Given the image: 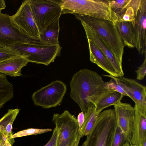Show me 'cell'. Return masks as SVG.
Wrapping results in <instances>:
<instances>
[{"instance_id": "836d02e7", "label": "cell", "mask_w": 146, "mask_h": 146, "mask_svg": "<svg viewBox=\"0 0 146 146\" xmlns=\"http://www.w3.org/2000/svg\"><path fill=\"white\" fill-rule=\"evenodd\" d=\"M6 5L5 1L3 0H0V12L5 8Z\"/></svg>"}, {"instance_id": "d6986e66", "label": "cell", "mask_w": 146, "mask_h": 146, "mask_svg": "<svg viewBox=\"0 0 146 146\" xmlns=\"http://www.w3.org/2000/svg\"><path fill=\"white\" fill-rule=\"evenodd\" d=\"M115 25L125 46L131 48H135L134 36L132 23L117 21Z\"/></svg>"}, {"instance_id": "4316f807", "label": "cell", "mask_w": 146, "mask_h": 146, "mask_svg": "<svg viewBox=\"0 0 146 146\" xmlns=\"http://www.w3.org/2000/svg\"><path fill=\"white\" fill-rule=\"evenodd\" d=\"M103 76L111 78L109 81L106 82L105 86L107 89L119 92L124 96H128L127 94L118 83L115 77L110 75H104Z\"/></svg>"}, {"instance_id": "d6a6232c", "label": "cell", "mask_w": 146, "mask_h": 146, "mask_svg": "<svg viewBox=\"0 0 146 146\" xmlns=\"http://www.w3.org/2000/svg\"><path fill=\"white\" fill-rule=\"evenodd\" d=\"M1 140L3 146H12L6 137L3 135L1 134Z\"/></svg>"}, {"instance_id": "9c48e42d", "label": "cell", "mask_w": 146, "mask_h": 146, "mask_svg": "<svg viewBox=\"0 0 146 146\" xmlns=\"http://www.w3.org/2000/svg\"><path fill=\"white\" fill-rule=\"evenodd\" d=\"M10 18L13 25L23 33L40 39V33L32 13L30 0L23 1L16 13L10 16Z\"/></svg>"}, {"instance_id": "7c38bea8", "label": "cell", "mask_w": 146, "mask_h": 146, "mask_svg": "<svg viewBox=\"0 0 146 146\" xmlns=\"http://www.w3.org/2000/svg\"><path fill=\"white\" fill-rule=\"evenodd\" d=\"M113 106L117 125L131 144L135 115L134 108L129 104L121 101Z\"/></svg>"}, {"instance_id": "83f0119b", "label": "cell", "mask_w": 146, "mask_h": 146, "mask_svg": "<svg viewBox=\"0 0 146 146\" xmlns=\"http://www.w3.org/2000/svg\"><path fill=\"white\" fill-rule=\"evenodd\" d=\"M127 141L124 133L117 125L111 146H123Z\"/></svg>"}, {"instance_id": "5bb4252c", "label": "cell", "mask_w": 146, "mask_h": 146, "mask_svg": "<svg viewBox=\"0 0 146 146\" xmlns=\"http://www.w3.org/2000/svg\"><path fill=\"white\" fill-rule=\"evenodd\" d=\"M85 30L86 37L92 41L102 51L112 64L119 76L123 77L124 73L122 64L115 58L102 39L95 32L84 23L81 22Z\"/></svg>"}, {"instance_id": "e575fe53", "label": "cell", "mask_w": 146, "mask_h": 146, "mask_svg": "<svg viewBox=\"0 0 146 146\" xmlns=\"http://www.w3.org/2000/svg\"><path fill=\"white\" fill-rule=\"evenodd\" d=\"M123 146H131V145L128 141H127Z\"/></svg>"}, {"instance_id": "44dd1931", "label": "cell", "mask_w": 146, "mask_h": 146, "mask_svg": "<svg viewBox=\"0 0 146 146\" xmlns=\"http://www.w3.org/2000/svg\"><path fill=\"white\" fill-rule=\"evenodd\" d=\"M14 88L7 80L6 76L0 73V109L13 98Z\"/></svg>"}, {"instance_id": "3957f363", "label": "cell", "mask_w": 146, "mask_h": 146, "mask_svg": "<svg viewBox=\"0 0 146 146\" xmlns=\"http://www.w3.org/2000/svg\"><path fill=\"white\" fill-rule=\"evenodd\" d=\"M62 14H72L88 16L109 20L115 23L118 20L117 15L111 9L108 0H60Z\"/></svg>"}, {"instance_id": "8fae6325", "label": "cell", "mask_w": 146, "mask_h": 146, "mask_svg": "<svg viewBox=\"0 0 146 146\" xmlns=\"http://www.w3.org/2000/svg\"><path fill=\"white\" fill-rule=\"evenodd\" d=\"M115 78L128 97L146 115V87L133 79L123 76Z\"/></svg>"}, {"instance_id": "d590c367", "label": "cell", "mask_w": 146, "mask_h": 146, "mask_svg": "<svg viewBox=\"0 0 146 146\" xmlns=\"http://www.w3.org/2000/svg\"><path fill=\"white\" fill-rule=\"evenodd\" d=\"M0 146H3V145L1 140H0Z\"/></svg>"}, {"instance_id": "603a6c76", "label": "cell", "mask_w": 146, "mask_h": 146, "mask_svg": "<svg viewBox=\"0 0 146 146\" xmlns=\"http://www.w3.org/2000/svg\"><path fill=\"white\" fill-rule=\"evenodd\" d=\"M124 96L116 91L110 93L102 98L95 106L96 113L99 114L105 108L114 105L121 101Z\"/></svg>"}, {"instance_id": "277c9868", "label": "cell", "mask_w": 146, "mask_h": 146, "mask_svg": "<svg viewBox=\"0 0 146 146\" xmlns=\"http://www.w3.org/2000/svg\"><path fill=\"white\" fill-rule=\"evenodd\" d=\"M18 52L29 62L48 66L53 62L60 54L62 48L34 39L29 42L15 45L9 47Z\"/></svg>"}, {"instance_id": "ba28073f", "label": "cell", "mask_w": 146, "mask_h": 146, "mask_svg": "<svg viewBox=\"0 0 146 146\" xmlns=\"http://www.w3.org/2000/svg\"><path fill=\"white\" fill-rule=\"evenodd\" d=\"M66 90L65 84L56 80L35 92L32 98L36 106L46 109L56 107L61 102Z\"/></svg>"}, {"instance_id": "f546056e", "label": "cell", "mask_w": 146, "mask_h": 146, "mask_svg": "<svg viewBox=\"0 0 146 146\" xmlns=\"http://www.w3.org/2000/svg\"><path fill=\"white\" fill-rule=\"evenodd\" d=\"M145 58L142 64L138 67L135 71L137 74V78L138 80L143 79L146 74V54H144Z\"/></svg>"}, {"instance_id": "f1b7e54d", "label": "cell", "mask_w": 146, "mask_h": 146, "mask_svg": "<svg viewBox=\"0 0 146 146\" xmlns=\"http://www.w3.org/2000/svg\"><path fill=\"white\" fill-rule=\"evenodd\" d=\"M22 56L17 52L7 47H0V62L4 60Z\"/></svg>"}, {"instance_id": "8992f818", "label": "cell", "mask_w": 146, "mask_h": 146, "mask_svg": "<svg viewBox=\"0 0 146 146\" xmlns=\"http://www.w3.org/2000/svg\"><path fill=\"white\" fill-rule=\"evenodd\" d=\"M52 121L58 134V146H78L81 138L77 119L68 110L61 114L55 113Z\"/></svg>"}, {"instance_id": "8d00e7d4", "label": "cell", "mask_w": 146, "mask_h": 146, "mask_svg": "<svg viewBox=\"0 0 146 146\" xmlns=\"http://www.w3.org/2000/svg\"><path fill=\"white\" fill-rule=\"evenodd\" d=\"M1 134L0 133V140L1 139Z\"/></svg>"}, {"instance_id": "6da1fadb", "label": "cell", "mask_w": 146, "mask_h": 146, "mask_svg": "<svg viewBox=\"0 0 146 146\" xmlns=\"http://www.w3.org/2000/svg\"><path fill=\"white\" fill-rule=\"evenodd\" d=\"M106 82L96 72L87 69L80 70L73 75L70 82V96L84 113L114 91L106 88Z\"/></svg>"}, {"instance_id": "52a82bcc", "label": "cell", "mask_w": 146, "mask_h": 146, "mask_svg": "<svg viewBox=\"0 0 146 146\" xmlns=\"http://www.w3.org/2000/svg\"><path fill=\"white\" fill-rule=\"evenodd\" d=\"M30 5L40 34L62 15L60 0H30Z\"/></svg>"}, {"instance_id": "e0dca14e", "label": "cell", "mask_w": 146, "mask_h": 146, "mask_svg": "<svg viewBox=\"0 0 146 146\" xmlns=\"http://www.w3.org/2000/svg\"><path fill=\"white\" fill-rule=\"evenodd\" d=\"M29 62L22 56L4 60L0 62V73L12 77L21 76L22 68Z\"/></svg>"}, {"instance_id": "4dcf8cb0", "label": "cell", "mask_w": 146, "mask_h": 146, "mask_svg": "<svg viewBox=\"0 0 146 146\" xmlns=\"http://www.w3.org/2000/svg\"><path fill=\"white\" fill-rule=\"evenodd\" d=\"M59 137L57 131L55 128L52 136L48 143L44 146H58Z\"/></svg>"}, {"instance_id": "ffe728a7", "label": "cell", "mask_w": 146, "mask_h": 146, "mask_svg": "<svg viewBox=\"0 0 146 146\" xmlns=\"http://www.w3.org/2000/svg\"><path fill=\"white\" fill-rule=\"evenodd\" d=\"M60 30L59 19L49 25L45 31L40 34V39L50 44L59 45L58 41Z\"/></svg>"}, {"instance_id": "484cf974", "label": "cell", "mask_w": 146, "mask_h": 146, "mask_svg": "<svg viewBox=\"0 0 146 146\" xmlns=\"http://www.w3.org/2000/svg\"><path fill=\"white\" fill-rule=\"evenodd\" d=\"M52 131L50 128L38 129L30 128L22 130L13 134L11 137V139L27 136L36 135L42 134Z\"/></svg>"}, {"instance_id": "30bf717a", "label": "cell", "mask_w": 146, "mask_h": 146, "mask_svg": "<svg viewBox=\"0 0 146 146\" xmlns=\"http://www.w3.org/2000/svg\"><path fill=\"white\" fill-rule=\"evenodd\" d=\"M35 38L21 31L12 24L10 16L0 12V47L9 48L27 43Z\"/></svg>"}, {"instance_id": "4fadbf2b", "label": "cell", "mask_w": 146, "mask_h": 146, "mask_svg": "<svg viewBox=\"0 0 146 146\" xmlns=\"http://www.w3.org/2000/svg\"><path fill=\"white\" fill-rule=\"evenodd\" d=\"M135 48L142 55L146 54V0H141L133 26Z\"/></svg>"}, {"instance_id": "7402d4cb", "label": "cell", "mask_w": 146, "mask_h": 146, "mask_svg": "<svg viewBox=\"0 0 146 146\" xmlns=\"http://www.w3.org/2000/svg\"><path fill=\"white\" fill-rule=\"evenodd\" d=\"M141 0H130L118 21L131 22L133 26Z\"/></svg>"}, {"instance_id": "cb8c5ba5", "label": "cell", "mask_w": 146, "mask_h": 146, "mask_svg": "<svg viewBox=\"0 0 146 146\" xmlns=\"http://www.w3.org/2000/svg\"><path fill=\"white\" fill-rule=\"evenodd\" d=\"M95 108V106L91 107L84 113V121L80 133L81 138L88 135L96 123L100 113H96Z\"/></svg>"}, {"instance_id": "7a4b0ae2", "label": "cell", "mask_w": 146, "mask_h": 146, "mask_svg": "<svg viewBox=\"0 0 146 146\" xmlns=\"http://www.w3.org/2000/svg\"><path fill=\"white\" fill-rule=\"evenodd\" d=\"M76 19L90 27L103 40L115 58L122 64L125 46L115 23L107 20L74 14Z\"/></svg>"}, {"instance_id": "74e56055", "label": "cell", "mask_w": 146, "mask_h": 146, "mask_svg": "<svg viewBox=\"0 0 146 146\" xmlns=\"http://www.w3.org/2000/svg\"><path fill=\"white\" fill-rule=\"evenodd\" d=\"M131 146H138L135 145H131Z\"/></svg>"}, {"instance_id": "1f68e13d", "label": "cell", "mask_w": 146, "mask_h": 146, "mask_svg": "<svg viewBox=\"0 0 146 146\" xmlns=\"http://www.w3.org/2000/svg\"><path fill=\"white\" fill-rule=\"evenodd\" d=\"M77 120L79 125V133L80 136V133L84 121V114L83 112L82 111L78 114L77 117Z\"/></svg>"}, {"instance_id": "9a60e30c", "label": "cell", "mask_w": 146, "mask_h": 146, "mask_svg": "<svg viewBox=\"0 0 146 146\" xmlns=\"http://www.w3.org/2000/svg\"><path fill=\"white\" fill-rule=\"evenodd\" d=\"M135 115L131 144L142 146L146 143V115L135 104Z\"/></svg>"}, {"instance_id": "2e32d148", "label": "cell", "mask_w": 146, "mask_h": 146, "mask_svg": "<svg viewBox=\"0 0 146 146\" xmlns=\"http://www.w3.org/2000/svg\"><path fill=\"white\" fill-rule=\"evenodd\" d=\"M89 50L90 60L104 71L115 77H119L118 74L100 49L90 40L87 39Z\"/></svg>"}, {"instance_id": "d4e9b609", "label": "cell", "mask_w": 146, "mask_h": 146, "mask_svg": "<svg viewBox=\"0 0 146 146\" xmlns=\"http://www.w3.org/2000/svg\"><path fill=\"white\" fill-rule=\"evenodd\" d=\"M111 10L117 15L118 20L120 16L126 8L130 0H108Z\"/></svg>"}, {"instance_id": "ac0fdd59", "label": "cell", "mask_w": 146, "mask_h": 146, "mask_svg": "<svg viewBox=\"0 0 146 146\" xmlns=\"http://www.w3.org/2000/svg\"><path fill=\"white\" fill-rule=\"evenodd\" d=\"M20 110L18 108L9 109L0 119V133L5 137L11 145L14 142V139H11L13 135L12 131L13 124Z\"/></svg>"}, {"instance_id": "5b68a950", "label": "cell", "mask_w": 146, "mask_h": 146, "mask_svg": "<svg viewBox=\"0 0 146 146\" xmlns=\"http://www.w3.org/2000/svg\"><path fill=\"white\" fill-rule=\"evenodd\" d=\"M117 126L114 109H108L102 111L81 146H111Z\"/></svg>"}]
</instances>
